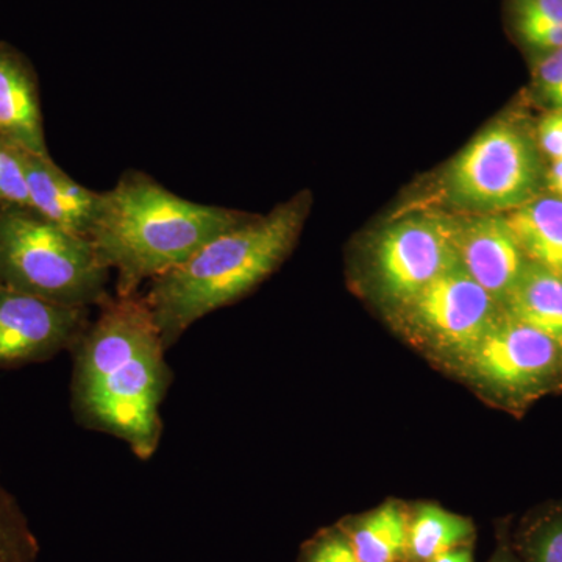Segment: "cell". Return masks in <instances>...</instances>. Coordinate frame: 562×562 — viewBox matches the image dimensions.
Wrapping results in <instances>:
<instances>
[{
	"mask_svg": "<svg viewBox=\"0 0 562 562\" xmlns=\"http://www.w3.org/2000/svg\"><path fill=\"white\" fill-rule=\"evenodd\" d=\"M110 269L88 236L31 206H0V284L50 303L92 308L110 297Z\"/></svg>",
	"mask_w": 562,
	"mask_h": 562,
	"instance_id": "cell-4",
	"label": "cell"
},
{
	"mask_svg": "<svg viewBox=\"0 0 562 562\" xmlns=\"http://www.w3.org/2000/svg\"><path fill=\"white\" fill-rule=\"evenodd\" d=\"M453 371L491 401L517 412L562 387V346L503 312Z\"/></svg>",
	"mask_w": 562,
	"mask_h": 562,
	"instance_id": "cell-6",
	"label": "cell"
},
{
	"mask_svg": "<svg viewBox=\"0 0 562 562\" xmlns=\"http://www.w3.org/2000/svg\"><path fill=\"white\" fill-rule=\"evenodd\" d=\"M491 562H520L517 560L516 557H514L513 553H509L508 550L502 549L498 550L497 554H495L494 558H492Z\"/></svg>",
	"mask_w": 562,
	"mask_h": 562,
	"instance_id": "cell-26",
	"label": "cell"
},
{
	"mask_svg": "<svg viewBox=\"0 0 562 562\" xmlns=\"http://www.w3.org/2000/svg\"><path fill=\"white\" fill-rule=\"evenodd\" d=\"M535 85L550 110H562V47L542 55L536 65Z\"/></svg>",
	"mask_w": 562,
	"mask_h": 562,
	"instance_id": "cell-22",
	"label": "cell"
},
{
	"mask_svg": "<svg viewBox=\"0 0 562 562\" xmlns=\"http://www.w3.org/2000/svg\"><path fill=\"white\" fill-rule=\"evenodd\" d=\"M535 131L547 161L562 160V110H550L543 114Z\"/></svg>",
	"mask_w": 562,
	"mask_h": 562,
	"instance_id": "cell-23",
	"label": "cell"
},
{
	"mask_svg": "<svg viewBox=\"0 0 562 562\" xmlns=\"http://www.w3.org/2000/svg\"><path fill=\"white\" fill-rule=\"evenodd\" d=\"M520 550L525 562H562V506L547 509L528 524Z\"/></svg>",
	"mask_w": 562,
	"mask_h": 562,
	"instance_id": "cell-19",
	"label": "cell"
},
{
	"mask_svg": "<svg viewBox=\"0 0 562 562\" xmlns=\"http://www.w3.org/2000/svg\"><path fill=\"white\" fill-rule=\"evenodd\" d=\"M443 221L461 268L505 305L528 266L505 214L443 213Z\"/></svg>",
	"mask_w": 562,
	"mask_h": 562,
	"instance_id": "cell-10",
	"label": "cell"
},
{
	"mask_svg": "<svg viewBox=\"0 0 562 562\" xmlns=\"http://www.w3.org/2000/svg\"><path fill=\"white\" fill-rule=\"evenodd\" d=\"M502 313L501 303L457 261L412 299L387 310V319L412 346L452 369Z\"/></svg>",
	"mask_w": 562,
	"mask_h": 562,
	"instance_id": "cell-7",
	"label": "cell"
},
{
	"mask_svg": "<svg viewBox=\"0 0 562 562\" xmlns=\"http://www.w3.org/2000/svg\"><path fill=\"white\" fill-rule=\"evenodd\" d=\"M0 136L29 154L49 155L35 69L7 43H0Z\"/></svg>",
	"mask_w": 562,
	"mask_h": 562,
	"instance_id": "cell-12",
	"label": "cell"
},
{
	"mask_svg": "<svg viewBox=\"0 0 562 562\" xmlns=\"http://www.w3.org/2000/svg\"><path fill=\"white\" fill-rule=\"evenodd\" d=\"M457 262L443 213L409 214L391 222L369 250V279L391 310L408 301Z\"/></svg>",
	"mask_w": 562,
	"mask_h": 562,
	"instance_id": "cell-8",
	"label": "cell"
},
{
	"mask_svg": "<svg viewBox=\"0 0 562 562\" xmlns=\"http://www.w3.org/2000/svg\"><path fill=\"white\" fill-rule=\"evenodd\" d=\"M408 514L401 503L390 502L344 531L361 562H401L408 560Z\"/></svg>",
	"mask_w": 562,
	"mask_h": 562,
	"instance_id": "cell-15",
	"label": "cell"
},
{
	"mask_svg": "<svg viewBox=\"0 0 562 562\" xmlns=\"http://www.w3.org/2000/svg\"><path fill=\"white\" fill-rule=\"evenodd\" d=\"M473 535V525L436 505H422L409 519L408 560L431 562L458 547L464 546Z\"/></svg>",
	"mask_w": 562,
	"mask_h": 562,
	"instance_id": "cell-16",
	"label": "cell"
},
{
	"mask_svg": "<svg viewBox=\"0 0 562 562\" xmlns=\"http://www.w3.org/2000/svg\"><path fill=\"white\" fill-rule=\"evenodd\" d=\"M505 217L528 262L562 276V199L543 192Z\"/></svg>",
	"mask_w": 562,
	"mask_h": 562,
	"instance_id": "cell-13",
	"label": "cell"
},
{
	"mask_svg": "<svg viewBox=\"0 0 562 562\" xmlns=\"http://www.w3.org/2000/svg\"><path fill=\"white\" fill-rule=\"evenodd\" d=\"M91 322V308L57 305L0 284V369L54 360L70 351Z\"/></svg>",
	"mask_w": 562,
	"mask_h": 562,
	"instance_id": "cell-9",
	"label": "cell"
},
{
	"mask_svg": "<svg viewBox=\"0 0 562 562\" xmlns=\"http://www.w3.org/2000/svg\"><path fill=\"white\" fill-rule=\"evenodd\" d=\"M546 192L562 199V160L549 161L547 165Z\"/></svg>",
	"mask_w": 562,
	"mask_h": 562,
	"instance_id": "cell-24",
	"label": "cell"
},
{
	"mask_svg": "<svg viewBox=\"0 0 562 562\" xmlns=\"http://www.w3.org/2000/svg\"><path fill=\"white\" fill-rule=\"evenodd\" d=\"M247 217L241 211L188 201L147 173L133 171L101 192L90 239L103 265L116 272V295L125 297Z\"/></svg>",
	"mask_w": 562,
	"mask_h": 562,
	"instance_id": "cell-3",
	"label": "cell"
},
{
	"mask_svg": "<svg viewBox=\"0 0 562 562\" xmlns=\"http://www.w3.org/2000/svg\"><path fill=\"white\" fill-rule=\"evenodd\" d=\"M25 151L0 136V206H31Z\"/></svg>",
	"mask_w": 562,
	"mask_h": 562,
	"instance_id": "cell-20",
	"label": "cell"
},
{
	"mask_svg": "<svg viewBox=\"0 0 562 562\" xmlns=\"http://www.w3.org/2000/svg\"><path fill=\"white\" fill-rule=\"evenodd\" d=\"M31 209L66 231L90 238L101 206V192L68 176L50 155L25 154Z\"/></svg>",
	"mask_w": 562,
	"mask_h": 562,
	"instance_id": "cell-11",
	"label": "cell"
},
{
	"mask_svg": "<svg viewBox=\"0 0 562 562\" xmlns=\"http://www.w3.org/2000/svg\"><path fill=\"white\" fill-rule=\"evenodd\" d=\"M503 312L547 333L562 346V276L528 262Z\"/></svg>",
	"mask_w": 562,
	"mask_h": 562,
	"instance_id": "cell-14",
	"label": "cell"
},
{
	"mask_svg": "<svg viewBox=\"0 0 562 562\" xmlns=\"http://www.w3.org/2000/svg\"><path fill=\"white\" fill-rule=\"evenodd\" d=\"M312 209L301 192L266 216H249L222 232L172 271L150 281L144 294L166 349L195 322L225 308L271 277L290 257Z\"/></svg>",
	"mask_w": 562,
	"mask_h": 562,
	"instance_id": "cell-2",
	"label": "cell"
},
{
	"mask_svg": "<svg viewBox=\"0 0 562 562\" xmlns=\"http://www.w3.org/2000/svg\"><path fill=\"white\" fill-rule=\"evenodd\" d=\"M74 349L70 412L85 430L127 443L140 461L160 447L161 406L173 382L144 295H110Z\"/></svg>",
	"mask_w": 562,
	"mask_h": 562,
	"instance_id": "cell-1",
	"label": "cell"
},
{
	"mask_svg": "<svg viewBox=\"0 0 562 562\" xmlns=\"http://www.w3.org/2000/svg\"><path fill=\"white\" fill-rule=\"evenodd\" d=\"M40 542L21 503L0 476V562H38Z\"/></svg>",
	"mask_w": 562,
	"mask_h": 562,
	"instance_id": "cell-18",
	"label": "cell"
},
{
	"mask_svg": "<svg viewBox=\"0 0 562 562\" xmlns=\"http://www.w3.org/2000/svg\"><path fill=\"white\" fill-rule=\"evenodd\" d=\"M302 562H361L344 530L322 532L303 549Z\"/></svg>",
	"mask_w": 562,
	"mask_h": 562,
	"instance_id": "cell-21",
	"label": "cell"
},
{
	"mask_svg": "<svg viewBox=\"0 0 562 562\" xmlns=\"http://www.w3.org/2000/svg\"><path fill=\"white\" fill-rule=\"evenodd\" d=\"M431 562H472V554L469 552V549L458 547V549L452 550V552L443 553Z\"/></svg>",
	"mask_w": 562,
	"mask_h": 562,
	"instance_id": "cell-25",
	"label": "cell"
},
{
	"mask_svg": "<svg viewBox=\"0 0 562 562\" xmlns=\"http://www.w3.org/2000/svg\"><path fill=\"white\" fill-rule=\"evenodd\" d=\"M547 165L535 127L505 114L447 166L442 199L461 213H509L546 192Z\"/></svg>",
	"mask_w": 562,
	"mask_h": 562,
	"instance_id": "cell-5",
	"label": "cell"
},
{
	"mask_svg": "<svg viewBox=\"0 0 562 562\" xmlns=\"http://www.w3.org/2000/svg\"><path fill=\"white\" fill-rule=\"evenodd\" d=\"M509 21L532 50L543 55L562 47V0H509Z\"/></svg>",
	"mask_w": 562,
	"mask_h": 562,
	"instance_id": "cell-17",
	"label": "cell"
}]
</instances>
